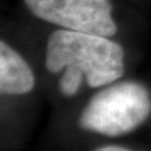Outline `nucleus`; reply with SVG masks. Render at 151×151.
Masks as SVG:
<instances>
[{
  "mask_svg": "<svg viewBox=\"0 0 151 151\" xmlns=\"http://www.w3.org/2000/svg\"><path fill=\"white\" fill-rule=\"evenodd\" d=\"M46 69L53 74L65 70L59 91L65 97H73L80 90L83 77L91 88L120 78L124 73V52L108 37L59 29L49 37Z\"/></svg>",
  "mask_w": 151,
  "mask_h": 151,
  "instance_id": "1",
  "label": "nucleus"
},
{
  "mask_svg": "<svg viewBox=\"0 0 151 151\" xmlns=\"http://www.w3.org/2000/svg\"><path fill=\"white\" fill-rule=\"evenodd\" d=\"M151 113V95L140 83L124 81L97 92L83 109V129L109 137L133 132Z\"/></svg>",
  "mask_w": 151,
  "mask_h": 151,
  "instance_id": "2",
  "label": "nucleus"
},
{
  "mask_svg": "<svg viewBox=\"0 0 151 151\" xmlns=\"http://www.w3.org/2000/svg\"><path fill=\"white\" fill-rule=\"evenodd\" d=\"M34 16L65 29L112 37L118 28L109 0H24Z\"/></svg>",
  "mask_w": 151,
  "mask_h": 151,
  "instance_id": "3",
  "label": "nucleus"
},
{
  "mask_svg": "<svg viewBox=\"0 0 151 151\" xmlns=\"http://www.w3.org/2000/svg\"><path fill=\"white\" fill-rule=\"evenodd\" d=\"M35 86L32 70L27 62L4 41L0 43V90L3 94L21 95Z\"/></svg>",
  "mask_w": 151,
  "mask_h": 151,
  "instance_id": "4",
  "label": "nucleus"
},
{
  "mask_svg": "<svg viewBox=\"0 0 151 151\" xmlns=\"http://www.w3.org/2000/svg\"><path fill=\"white\" fill-rule=\"evenodd\" d=\"M95 151H133V150H129V148H124V147L120 146H104L97 148Z\"/></svg>",
  "mask_w": 151,
  "mask_h": 151,
  "instance_id": "5",
  "label": "nucleus"
}]
</instances>
